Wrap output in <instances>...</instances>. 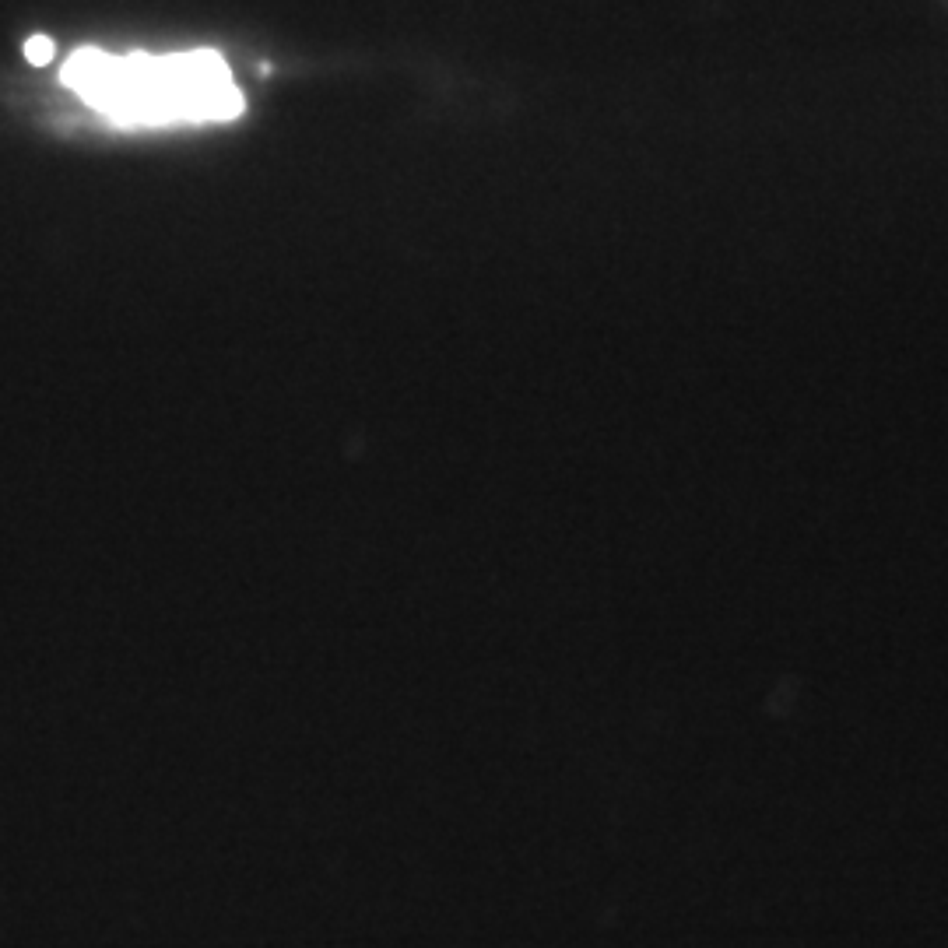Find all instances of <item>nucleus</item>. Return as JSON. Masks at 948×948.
<instances>
[{
    "mask_svg": "<svg viewBox=\"0 0 948 948\" xmlns=\"http://www.w3.org/2000/svg\"><path fill=\"white\" fill-rule=\"evenodd\" d=\"M25 57H29V64H36V67L50 64V60H53V39L32 36L29 43H25Z\"/></svg>",
    "mask_w": 948,
    "mask_h": 948,
    "instance_id": "f03ea898",
    "label": "nucleus"
},
{
    "mask_svg": "<svg viewBox=\"0 0 948 948\" xmlns=\"http://www.w3.org/2000/svg\"><path fill=\"white\" fill-rule=\"evenodd\" d=\"M60 81L116 127L225 123L236 120L246 106L229 64L215 50L166 57L78 50L67 60Z\"/></svg>",
    "mask_w": 948,
    "mask_h": 948,
    "instance_id": "f257e3e1",
    "label": "nucleus"
}]
</instances>
